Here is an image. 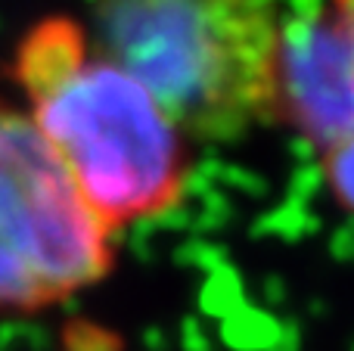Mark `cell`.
Here are the masks:
<instances>
[{
	"mask_svg": "<svg viewBox=\"0 0 354 351\" xmlns=\"http://www.w3.org/2000/svg\"><path fill=\"white\" fill-rule=\"evenodd\" d=\"M12 75L22 109L115 236L183 202L189 140L134 75L93 47L84 22H35L16 47Z\"/></svg>",
	"mask_w": 354,
	"mask_h": 351,
	"instance_id": "1",
	"label": "cell"
},
{
	"mask_svg": "<svg viewBox=\"0 0 354 351\" xmlns=\"http://www.w3.org/2000/svg\"><path fill=\"white\" fill-rule=\"evenodd\" d=\"M280 0H93V47L131 72L187 140L277 124Z\"/></svg>",
	"mask_w": 354,
	"mask_h": 351,
	"instance_id": "2",
	"label": "cell"
},
{
	"mask_svg": "<svg viewBox=\"0 0 354 351\" xmlns=\"http://www.w3.org/2000/svg\"><path fill=\"white\" fill-rule=\"evenodd\" d=\"M115 234L22 106L0 99V311L35 314L103 283Z\"/></svg>",
	"mask_w": 354,
	"mask_h": 351,
	"instance_id": "3",
	"label": "cell"
},
{
	"mask_svg": "<svg viewBox=\"0 0 354 351\" xmlns=\"http://www.w3.org/2000/svg\"><path fill=\"white\" fill-rule=\"evenodd\" d=\"M277 124L292 128L317 153L354 131V44L326 6L283 22Z\"/></svg>",
	"mask_w": 354,
	"mask_h": 351,
	"instance_id": "4",
	"label": "cell"
},
{
	"mask_svg": "<svg viewBox=\"0 0 354 351\" xmlns=\"http://www.w3.org/2000/svg\"><path fill=\"white\" fill-rule=\"evenodd\" d=\"M320 168H324V180L333 202L354 218V131L336 146L320 153Z\"/></svg>",
	"mask_w": 354,
	"mask_h": 351,
	"instance_id": "5",
	"label": "cell"
},
{
	"mask_svg": "<svg viewBox=\"0 0 354 351\" xmlns=\"http://www.w3.org/2000/svg\"><path fill=\"white\" fill-rule=\"evenodd\" d=\"M326 10L333 12V19L342 25V31L354 44V0H326Z\"/></svg>",
	"mask_w": 354,
	"mask_h": 351,
	"instance_id": "6",
	"label": "cell"
}]
</instances>
